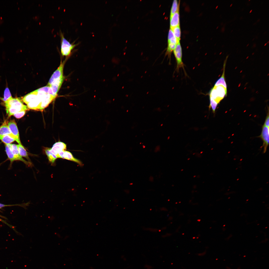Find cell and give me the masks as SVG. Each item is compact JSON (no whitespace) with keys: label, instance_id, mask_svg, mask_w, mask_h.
<instances>
[{"label":"cell","instance_id":"24","mask_svg":"<svg viewBox=\"0 0 269 269\" xmlns=\"http://www.w3.org/2000/svg\"><path fill=\"white\" fill-rule=\"evenodd\" d=\"M252 10L250 11V13H251L252 12Z\"/></svg>","mask_w":269,"mask_h":269},{"label":"cell","instance_id":"19","mask_svg":"<svg viewBox=\"0 0 269 269\" xmlns=\"http://www.w3.org/2000/svg\"><path fill=\"white\" fill-rule=\"evenodd\" d=\"M12 96L9 88H6L5 89L4 92V97L1 98V99L4 102L9 100L12 98Z\"/></svg>","mask_w":269,"mask_h":269},{"label":"cell","instance_id":"18","mask_svg":"<svg viewBox=\"0 0 269 269\" xmlns=\"http://www.w3.org/2000/svg\"><path fill=\"white\" fill-rule=\"evenodd\" d=\"M171 29L178 42H180L181 31L180 25Z\"/></svg>","mask_w":269,"mask_h":269},{"label":"cell","instance_id":"1","mask_svg":"<svg viewBox=\"0 0 269 269\" xmlns=\"http://www.w3.org/2000/svg\"><path fill=\"white\" fill-rule=\"evenodd\" d=\"M227 90L225 80H217L209 93L210 100L218 104L227 95Z\"/></svg>","mask_w":269,"mask_h":269},{"label":"cell","instance_id":"27","mask_svg":"<svg viewBox=\"0 0 269 269\" xmlns=\"http://www.w3.org/2000/svg\"><path fill=\"white\" fill-rule=\"evenodd\" d=\"M249 45V44H248V45H247V46H248Z\"/></svg>","mask_w":269,"mask_h":269},{"label":"cell","instance_id":"12","mask_svg":"<svg viewBox=\"0 0 269 269\" xmlns=\"http://www.w3.org/2000/svg\"><path fill=\"white\" fill-rule=\"evenodd\" d=\"M63 159L75 162L80 166L82 165V163L80 160L74 157L72 154L68 151H64Z\"/></svg>","mask_w":269,"mask_h":269},{"label":"cell","instance_id":"8","mask_svg":"<svg viewBox=\"0 0 269 269\" xmlns=\"http://www.w3.org/2000/svg\"><path fill=\"white\" fill-rule=\"evenodd\" d=\"M11 144V150L16 160L21 161L28 165H30L31 164V163L30 162H28L24 160L20 155L19 152L17 145L13 144Z\"/></svg>","mask_w":269,"mask_h":269},{"label":"cell","instance_id":"23","mask_svg":"<svg viewBox=\"0 0 269 269\" xmlns=\"http://www.w3.org/2000/svg\"><path fill=\"white\" fill-rule=\"evenodd\" d=\"M6 206V205H4L3 204H1L0 203V208H1V207H4V206Z\"/></svg>","mask_w":269,"mask_h":269},{"label":"cell","instance_id":"10","mask_svg":"<svg viewBox=\"0 0 269 269\" xmlns=\"http://www.w3.org/2000/svg\"><path fill=\"white\" fill-rule=\"evenodd\" d=\"M179 9L170 16V28L180 25Z\"/></svg>","mask_w":269,"mask_h":269},{"label":"cell","instance_id":"11","mask_svg":"<svg viewBox=\"0 0 269 269\" xmlns=\"http://www.w3.org/2000/svg\"><path fill=\"white\" fill-rule=\"evenodd\" d=\"M36 98L27 104V106L28 108L30 109L34 110H39L41 102V100L38 96L37 93Z\"/></svg>","mask_w":269,"mask_h":269},{"label":"cell","instance_id":"4","mask_svg":"<svg viewBox=\"0 0 269 269\" xmlns=\"http://www.w3.org/2000/svg\"><path fill=\"white\" fill-rule=\"evenodd\" d=\"M61 52L63 56H68L71 54L72 51L76 44L71 43L65 37L64 34L61 32Z\"/></svg>","mask_w":269,"mask_h":269},{"label":"cell","instance_id":"21","mask_svg":"<svg viewBox=\"0 0 269 269\" xmlns=\"http://www.w3.org/2000/svg\"><path fill=\"white\" fill-rule=\"evenodd\" d=\"M26 112V111H22L18 112L15 113L13 115L16 118L20 119L24 116Z\"/></svg>","mask_w":269,"mask_h":269},{"label":"cell","instance_id":"26","mask_svg":"<svg viewBox=\"0 0 269 269\" xmlns=\"http://www.w3.org/2000/svg\"><path fill=\"white\" fill-rule=\"evenodd\" d=\"M267 43H266L265 44V45L264 46H265L267 45Z\"/></svg>","mask_w":269,"mask_h":269},{"label":"cell","instance_id":"9","mask_svg":"<svg viewBox=\"0 0 269 269\" xmlns=\"http://www.w3.org/2000/svg\"><path fill=\"white\" fill-rule=\"evenodd\" d=\"M66 149V144L63 142L59 141L55 143L53 145L52 147L50 148V150L57 156L59 151L65 150Z\"/></svg>","mask_w":269,"mask_h":269},{"label":"cell","instance_id":"15","mask_svg":"<svg viewBox=\"0 0 269 269\" xmlns=\"http://www.w3.org/2000/svg\"><path fill=\"white\" fill-rule=\"evenodd\" d=\"M11 134L6 122H5L0 126V136Z\"/></svg>","mask_w":269,"mask_h":269},{"label":"cell","instance_id":"3","mask_svg":"<svg viewBox=\"0 0 269 269\" xmlns=\"http://www.w3.org/2000/svg\"><path fill=\"white\" fill-rule=\"evenodd\" d=\"M65 61L61 62L60 66L53 73L47 85L50 86L52 85L61 86L64 81L63 70Z\"/></svg>","mask_w":269,"mask_h":269},{"label":"cell","instance_id":"28","mask_svg":"<svg viewBox=\"0 0 269 269\" xmlns=\"http://www.w3.org/2000/svg\"><path fill=\"white\" fill-rule=\"evenodd\" d=\"M269 41H268V42L267 43H269Z\"/></svg>","mask_w":269,"mask_h":269},{"label":"cell","instance_id":"13","mask_svg":"<svg viewBox=\"0 0 269 269\" xmlns=\"http://www.w3.org/2000/svg\"><path fill=\"white\" fill-rule=\"evenodd\" d=\"M0 139L5 144H10L15 140V137L11 134L0 136Z\"/></svg>","mask_w":269,"mask_h":269},{"label":"cell","instance_id":"6","mask_svg":"<svg viewBox=\"0 0 269 269\" xmlns=\"http://www.w3.org/2000/svg\"><path fill=\"white\" fill-rule=\"evenodd\" d=\"M7 125L11 134L15 137V141L19 144H21L20 139L18 130L15 120H10L8 123Z\"/></svg>","mask_w":269,"mask_h":269},{"label":"cell","instance_id":"16","mask_svg":"<svg viewBox=\"0 0 269 269\" xmlns=\"http://www.w3.org/2000/svg\"><path fill=\"white\" fill-rule=\"evenodd\" d=\"M45 151L49 161L52 163H54L57 157L51 151L50 148H46L45 150Z\"/></svg>","mask_w":269,"mask_h":269},{"label":"cell","instance_id":"20","mask_svg":"<svg viewBox=\"0 0 269 269\" xmlns=\"http://www.w3.org/2000/svg\"><path fill=\"white\" fill-rule=\"evenodd\" d=\"M179 8V2L177 0H174L173 2L171 7L170 16L174 13Z\"/></svg>","mask_w":269,"mask_h":269},{"label":"cell","instance_id":"14","mask_svg":"<svg viewBox=\"0 0 269 269\" xmlns=\"http://www.w3.org/2000/svg\"><path fill=\"white\" fill-rule=\"evenodd\" d=\"M5 150L8 159L12 163L16 160L11 150V144H5Z\"/></svg>","mask_w":269,"mask_h":269},{"label":"cell","instance_id":"2","mask_svg":"<svg viewBox=\"0 0 269 269\" xmlns=\"http://www.w3.org/2000/svg\"><path fill=\"white\" fill-rule=\"evenodd\" d=\"M7 113L8 117L15 113L28 110L27 107L24 104L21 100L18 98H12L4 102Z\"/></svg>","mask_w":269,"mask_h":269},{"label":"cell","instance_id":"22","mask_svg":"<svg viewBox=\"0 0 269 269\" xmlns=\"http://www.w3.org/2000/svg\"><path fill=\"white\" fill-rule=\"evenodd\" d=\"M269 109H268V113L267 114V116L265 119V120L264 123L263 125L265 126L268 127H269Z\"/></svg>","mask_w":269,"mask_h":269},{"label":"cell","instance_id":"25","mask_svg":"<svg viewBox=\"0 0 269 269\" xmlns=\"http://www.w3.org/2000/svg\"><path fill=\"white\" fill-rule=\"evenodd\" d=\"M232 4H231V5H230V7H231V6H232Z\"/></svg>","mask_w":269,"mask_h":269},{"label":"cell","instance_id":"17","mask_svg":"<svg viewBox=\"0 0 269 269\" xmlns=\"http://www.w3.org/2000/svg\"><path fill=\"white\" fill-rule=\"evenodd\" d=\"M18 147L20 155L21 157H25L30 160L28 153L21 144L17 145Z\"/></svg>","mask_w":269,"mask_h":269},{"label":"cell","instance_id":"7","mask_svg":"<svg viewBox=\"0 0 269 269\" xmlns=\"http://www.w3.org/2000/svg\"><path fill=\"white\" fill-rule=\"evenodd\" d=\"M269 127L263 125L261 135L259 136L263 140L264 152L265 153L269 143Z\"/></svg>","mask_w":269,"mask_h":269},{"label":"cell","instance_id":"5","mask_svg":"<svg viewBox=\"0 0 269 269\" xmlns=\"http://www.w3.org/2000/svg\"><path fill=\"white\" fill-rule=\"evenodd\" d=\"M173 52L177 63L176 70L177 71L180 68H184V66L182 61V51L180 42L177 44Z\"/></svg>","mask_w":269,"mask_h":269}]
</instances>
